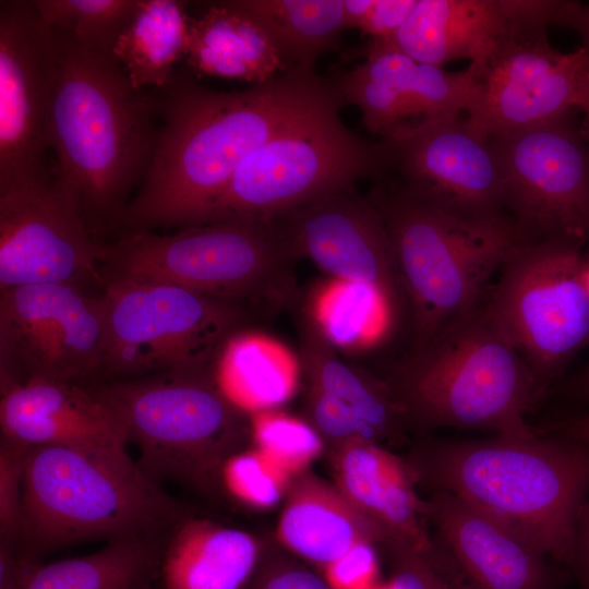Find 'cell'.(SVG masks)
I'll use <instances>...</instances> for the list:
<instances>
[{
  "label": "cell",
  "mask_w": 589,
  "mask_h": 589,
  "mask_svg": "<svg viewBox=\"0 0 589 589\" xmlns=\"http://www.w3.org/2000/svg\"><path fill=\"white\" fill-rule=\"evenodd\" d=\"M157 92L159 139L142 184L115 225L121 236L202 225L251 153L338 94L332 80L301 70L225 92L176 69Z\"/></svg>",
  "instance_id": "cell-1"
},
{
  "label": "cell",
  "mask_w": 589,
  "mask_h": 589,
  "mask_svg": "<svg viewBox=\"0 0 589 589\" xmlns=\"http://www.w3.org/2000/svg\"><path fill=\"white\" fill-rule=\"evenodd\" d=\"M57 76L49 144L93 236L115 225L139 190L161 129L157 89H139L115 52H92L50 29Z\"/></svg>",
  "instance_id": "cell-2"
},
{
  "label": "cell",
  "mask_w": 589,
  "mask_h": 589,
  "mask_svg": "<svg viewBox=\"0 0 589 589\" xmlns=\"http://www.w3.org/2000/svg\"><path fill=\"white\" fill-rule=\"evenodd\" d=\"M418 482L498 522L548 558L572 566L589 454L558 436L432 438L408 460Z\"/></svg>",
  "instance_id": "cell-3"
},
{
  "label": "cell",
  "mask_w": 589,
  "mask_h": 589,
  "mask_svg": "<svg viewBox=\"0 0 589 589\" xmlns=\"http://www.w3.org/2000/svg\"><path fill=\"white\" fill-rule=\"evenodd\" d=\"M369 196L393 247L414 352L474 312L492 278L528 241L508 215H473L420 200L385 177Z\"/></svg>",
  "instance_id": "cell-4"
},
{
  "label": "cell",
  "mask_w": 589,
  "mask_h": 589,
  "mask_svg": "<svg viewBox=\"0 0 589 589\" xmlns=\"http://www.w3.org/2000/svg\"><path fill=\"white\" fill-rule=\"evenodd\" d=\"M182 505L149 479L128 452L27 447L20 550L38 560L64 546L164 533Z\"/></svg>",
  "instance_id": "cell-5"
},
{
  "label": "cell",
  "mask_w": 589,
  "mask_h": 589,
  "mask_svg": "<svg viewBox=\"0 0 589 589\" xmlns=\"http://www.w3.org/2000/svg\"><path fill=\"white\" fill-rule=\"evenodd\" d=\"M386 382L409 429L490 431L508 437L537 433L526 417L543 393L482 304L422 349L408 352Z\"/></svg>",
  "instance_id": "cell-6"
},
{
  "label": "cell",
  "mask_w": 589,
  "mask_h": 589,
  "mask_svg": "<svg viewBox=\"0 0 589 589\" xmlns=\"http://www.w3.org/2000/svg\"><path fill=\"white\" fill-rule=\"evenodd\" d=\"M298 259L279 220L230 219L171 235L121 236L104 244L101 274L176 285L240 305L259 320L290 310Z\"/></svg>",
  "instance_id": "cell-7"
},
{
  "label": "cell",
  "mask_w": 589,
  "mask_h": 589,
  "mask_svg": "<svg viewBox=\"0 0 589 589\" xmlns=\"http://www.w3.org/2000/svg\"><path fill=\"white\" fill-rule=\"evenodd\" d=\"M213 370L115 380L91 387L139 449L140 469L153 481L203 491L219 486L226 459L250 429V417L218 389Z\"/></svg>",
  "instance_id": "cell-8"
},
{
  "label": "cell",
  "mask_w": 589,
  "mask_h": 589,
  "mask_svg": "<svg viewBox=\"0 0 589 589\" xmlns=\"http://www.w3.org/2000/svg\"><path fill=\"white\" fill-rule=\"evenodd\" d=\"M339 93L275 134L237 168L202 225L230 219L275 220L359 179L388 173L383 142L346 127Z\"/></svg>",
  "instance_id": "cell-9"
},
{
  "label": "cell",
  "mask_w": 589,
  "mask_h": 589,
  "mask_svg": "<svg viewBox=\"0 0 589 589\" xmlns=\"http://www.w3.org/2000/svg\"><path fill=\"white\" fill-rule=\"evenodd\" d=\"M99 372L117 380L211 371L236 334L259 320L247 309L176 285L108 279Z\"/></svg>",
  "instance_id": "cell-10"
},
{
  "label": "cell",
  "mask_w": 589,
  "mask_h": 589,
  "mask_svg": "<svg viewBox=\"0 0 589 589\" xmlns=\"http://www.w3.org/2000/svg\"><path fill=\"white\" fill-rule=\"evenodd\" d=\"M580 251L561 240L520 243L482 303L542 393L589 346V290Z\"/></svg>",
  "instance_id": "cell-11"
},
{
  "label": "cell",
  "mask_w": 589,
  "mask_h": 589,
  "mask_svg": "<svg viewBox=\"0 0 589 589\" xmlns=\"http://www.w3.org/2000/svg\"><path fill=\"white\" fill-rule=\"evenodd\" d=\"M496 154L504 209L528 241L589 243V145L573 119H558L489 140Z\"/></svg>",
  "instance_id": "cell-12"
},
{
  "label": "cell",
  "mask_w": 589,
  "mask_h": 589,
  "mask_svg": "<svg viewBox=\"0 0 589 589\" xmlns=\"http://www.w3.org/2000/svg\"><path fill=\"white\" fill-rule=\"evenodd\" d=\"M104 347L101 297L73 284L0 291V383H76L99 372Z\"/></svg>",
  "instance_id": "cell-13"
},
{
  "label": "cell",
  "mask_w": 589,
  "mask_h": 589,
  "mask_svg": "<svg viewBox=\"0 0 589 589\" xmlns=\"http://www.w3.org/2000/svg\"><path fill=\"white\" fill-rule=\"evenodd\" d=\"M545 25L519 22L479 71L467 125L489 141L582 110L589 100V51L554 48Z\"/></svg>",
  "instance_id": "cell-14"
},
{
  "label": "cell",
  "mask_w": 589,
  "mask_h": 589,
  "mask_svg": "<svg viewBox=\"0 0 589 589\" xmlns=\"http://www.w3.org/2000/svg\"><path fill=\"white\" fill-rule=\"evenodd\" d=\"M95 240L63 178L47 176L0 193V291L37 284H100Z\"/></svg>",
  "instance_id": "cell-15"
},
{
  "label": "cell",
  "mask_w": 589,
  "mask_h": 589,
  "mask_svg": "<svg viewBox=\"0 0 589 589\" xmlns=\"http://www.w3.org/2000/svg\"><path fill=\"white\" fill-rule=\"evenodd\" d=\"M57 76L50 28L33 0L0 1V193L47 176Z\"/></svg>",
  "instance_id": "cell-16"
},
{
  "label": "cell",
  "mask_w": 589,
  "mask_h": 589,
  "mask_svg": "<svg viewBox=\"0 0 589 589\" xmlns=\"http://www.w3.org/2000/svg\"><path fill=\"white\" fill-rule=\"evenodd\" d=\"M382 142L388 172L409 194L461 213L505 214L494 148L460 115L405 124Z\"/></svg>",
  "instance_id": "cell-17"
},
{
  "label": "cell",
  "mask_w": 589,
  "mask_h": 589,
  "mask_svg": "<svg viewBox=\"0 0 589 589\" xmlns=\"http://www.w3.org/2000/svg\"><path fill=\"white\" fill-rule=\"evenodd\" d=\"M299 342L310 423L336 444L401 438L409 429L386 381L374 378L340 359L299 293L289 310Z\"/></svg>",
  "instance_id": "cell-18"
},
{
  "label": "cell",
  "mask_w": 589,
  "mask_h": 589,
  "mask_svg": "<svg viewBox=\"0 0 589 589\" xmlns=\"http://www.w3.org/2000/svg\"><path fill=\"white\" fill-rule=\"evenodd\" d=\"M278 220L298 260L309 259L330 278L374 286L408 310L387 228L369 194L339 191Z\"/></svg>",
  "instance_id": "cell-19"
},
{
  "label": "cell",
  "mask_w": 589,
  "mask_h": 589,
  "mask_svg": "<svg viewBox=\"0 0 589 589\" xmlns=\"http://www.w3.org/2000/svg\"><path fill=\"white\" fill-rule=\"evenodd\" d=\"M1 440L25 447L127 452L124 428L92 388L75 382L0 383Z\"/></svg>",
  "instance_id": "cell-20"
},
{
  "label": "cell",
  "mask_w": 589,
  "mask_h": 589,
  "mask_svg": "<svg viewBox=\"0 0 589 589\" xmlns=\"http://www.w3.org/2000/svg\"><path fill=\"white\" fill-rule=\"evenodd\" d=\"M425 514L472 589H557L548 557L456 496L432 492Z\"/></svg>",
  "instance_id": "cell-21"
},
{
  "label": "cell",
  "mask_w": 589,
  "mask_h": 589,
  "mask_svg": "<svg viewBox=\"0 0 589 589\" xmlns=\"http://www.w3.org/2000/svg\"><path fill=\"white\" fill-rule=\"evenodd\" d=\"M332 464L336 485L382 530L385 546L401 543L428 557L440 552L425 528V501L416 493L418 480L408 460L380 443L351 440L335 445Z\"/></svg>",
  "instance_id": "cell-22"
},
{
  "label": "cell",
  "mask_w": 589,
  "mask_h": 589,
  "mask_svg": "<svg viewBox=\"0 0 589 589\" xmlns=\"http://www.w3.org/2000/svg\"><path fill=\"white\" fill-rule=\"evenodd\" d=\"M527 20L525 0H418L383 41L420 62L443 68L466 59L480 71L512 27Z\"/></svg>",
  "instance_id": "cell-23"
},
{
  "label": "cell",
  "mask_w": 589,
  "mask_h": 589,
  "mask_svg": "<svg viewBox=\"0 0 589 589\" xmlns=\"http://www.w3.org/2000/svg\"><path fill=\"white\" fill-rule=\"evenodd\" d=\"M185 63L196 77L252 85L293 70L268 27L243 0L214 2L191 19Z\"/></svg>",
  "instance_id": "cell-24"
},
{
  "label": "cell",
  "mask_w": 589,
  "mask_h": 589,
  "mask_svg": "<svg viewBox=\"0 0 589 589\" xmlns=\"http://www.w3.org/2000/svg\"><path fill=\"white\" fill-rule=\"evenodd\" d=\"M261 557L249 532L184 515L164 536L157 580L160 589H248Z\"/></svg>",
  "instance_id": "cell-25"
},
{
  "label": "cell",
  "mask_w": 589,
  "mask_h": 589,
  "mask_svg": "<svg viewBox=\"0 0 589 589\" xmlns=\"http://www.w3.org/2000/svg\"><path fill=\"white\" fill-rule=\"evenodd\" d=\"M362 65L376 83L387 121L398 128L467 112L479 92L480 73L473 65L449 72L380 39L369 41Z\"/></svg>",
  "instance_id": "cell-26"
},
{
  "label": "cell",
  "mask_w": 589,
  "mask_h": 589,
  "mask_svg": "<svg viewBox=\"0 0 589 589\" xmlns=\"http://www.w3.org/2000/svg\"><path fill=\"white\" fill-rule=\"evenodd\" d=\"M286 496L278 536L293 553L322 568L360 543L386 542L336 484L303 471L292 478Z\"/></svg>",
  "instance_id": "cell-27"
},
{
  "label": "cell",
  "mask_w": 589,
  "mask_h": 589,
  "mask_svg": "<svg viewBox=\"0 0 589 589\" xmlns=\"http://www.w3.org/2000/svg\"><path fill=\"white\" fill-rule=\"evenodd\" d=\"M212 374L221 394L251 416L289 400L298 388L301 368L284 344L245 329L229 339Z\"/></svg>",
  "instance_id": "cell-28"
},
{
  "label": "cell",
  "mask_w": 589,
  "mask_h": 589,
  "mask_svg": "<svg viewBox=\"0 0 589 589\" xmlns=\"http://www.w3.org/2000/svg\"><path fill=\"white\" fill-rule=\"evenodd\" d=\"M321 330L336 348L364 351L387 342L407 308L383 290L362 283L329 278L303 298Z\"/></svg>",
  "instance_id": "cell-29"
},
{
  "label": "cell",
  "mask_w": 589,
  "mask_h": 589,
  "mask_svg": "<svg viewBox=\"0 0 589 589\" xmlns=\"http://www.w3.org/2000/svg\"><path fill=\"white\" fill-rule=\"evenodd\" d=\"M166 532L123 537L86 555L38 563L25 589H152Z\"/></svg>",
  "instance_id": "cell-30"
},
{
  "label": "cell",
  "mask_w": 589,
  "mask_h": 589,
  "mask_svg": "<svg viewBox=\"0 0 589 589\" xmlns=\"http://www.w3.org/2000/svg\"><path fill=\"white\" fill-rule=\"evenodd\" d=\"M191 19L183 1L139 0L113 49L135 88L167 85L185 59Z\"/></svg>",
  "instance_id": "cell-31"
},
{
  "label": "cell",
  "mask_w": 589,
  "mask_h": 589,
  "mask_svg": "<svg viewBox=\"0 0 589 589\" xmlns=\"http://www.w3.org/2000/svg\"><path fill=\"white\" fill-rule=\"evenodd\" d=\"M268 27L293 70L314 72L346 31L342 0H243Z\"/></svg>",
  "instance_id": "cell-32"
},
{
  "label": "cell",
  "mask_w": 589,
  "mask_h": 589,
  "mask_svg": "<svg viewBox=\"0 0 589 589\" xmlns=\"http://www.w3.org/2000/svg\"><path fill=\"white\" fill-rule=\"evenodd\" d=\"M33 3L50 29L67 35L88 51L110 53L139 0H33Z\"/></svg>",
  "instance_id": "cell-33"
},
{
  "label": "cell",
  "mask_w": 589,
  "mask_h": 589,
  "mask_svg": "<svg viewBox=\"0 0 589 589\" xmlns=\"http://www.w3.org/2000/svg\"><path fill=\"white\" fill-rule=\"evenodd\" d=\"M255 449L290 478L303 472L323 447L322 436L310 422L276 409L250 416Z\"/></svg>",
  "instance_id": "cell-34"
},
{
  "label": "cell",
  "mask_w": 589,
  "mask_h": 589,
  "mask_svg": "<svg viewBox=\"0 0 589 589\" xmlns=\"http://www.w3.org/2000/svg\"><path fill=\"white\" fill-rule=\"evenodd\" d=\"M290 479L254 448L233 453L226 459L220 470L219 484L243 504L268 508L286 495Z\"/></svg>",
  "instance_id": "cell-35"
},
{
  "label": "cell",
  "mask_w": 589,
  "mask_h": 589,
  "mask_svg": "<svg viewBox=\"0 0 589 589\" xmlns=\"http://www.w3.org/2000/svg\"><path fill=\"white\" fill-rule=\"evenodd\" d=\"M27 447L1 440L0 541L17 543L23 502L24 459Z\"/></svg>",
  "instance_id": "cell-36"
},
{
  "label": "cell",
  "mask_w": 589,
  "mask_h": 589,
  "mask_svg": "<svg viewBox=\"0 0 589 589\" xmlns=\"http://www.w3.org/2000/svg\"><path fill=\"white\" fill-rule=\"evenodd\" d=\"M385 548L390 557V579L400 589H456L424 554L401 543Z\"/></svg>",
  "instance_id": "cell-37"
},
{
  "label": "cell",
  "mask_w": 589,
  "mask_h": 589,
  "mask_svg": "<svg viewBox=\"0 0 589 589\" xmlns=\"http://www.w3.org/2000/svg\"><path fill=\"white\" fill-rule=\"evenodd\" d=\"M323 569L333 589H369L378 582V560L372 543L353 546Z\"/></svg>",
  "instance_id": "cell-38"
},
{
  "label": "cell",
  "mask_w": 589,
  "mask_h": 589,
  "mask_svg": "<svg viewBox=\"0 0 589 589\" xmlns=\"http://www.w3.org/2000/svg\"><path fill=\"white\" fill-rule=\"evenodd\" d=\"M248 589H333L323 576L285 560L262 561Z\"/></svg>",
  "instance_id": "cell-39"
},
{
  "label": "cell",
  "mask_w": 589,
  "mask_h": 589,
  "mask_svg": "<svg viewBox=\"0 0 589 589\" xmlns=\"http://www.w3.org/2000/svg\"><path fill=\"white\" fill-rule=\"evenodd\" d=\"M418 0H374L360 31L371 39L389 40L406 22Z\"/></svg>",
  "instance_id": "cell-40"
},
{
  "label": "cell",
  "mask_w": 589,
  "mask_h": 589,
  "mask_svg": "<svg viewBox=\"0 0 589 589\" xmlns=\"http://www.w3.org/2000/svg\"><path fill=\"white\" fill-rule=\"evenodd\" d=\"M38 563L15 544L0 541V589H25Z\"/></svg>",
  "instance_id": "cell-41"
},
{
  "label": "cell",
  "mask_w": 589,
  "mask_h": 589,
  "mask_svg": "<svg viewBox=\"0 0 589 589\" xmlns=\"http://www.w3.org/2000/svg\"><path fill=\"white\" fill-rule=\"evenodd\" d=\"M558 436L582 447L589 454V411L542 426L541 433Z\"/></svg>",
  "instance_id": "cell-42"
},
{
  "label": "cell",
  "mask_w": 589,
  "mask_h": 589,
  "mask_svg": "<svg viewBox=\"0 0 589 589\" xmlns=\"http://www.w3.org/2000/svg\"><path fill=\"white\" fill-rule=\"evenodd\" d=\"M373 4L374 0H342L346 29L360 28Z\"/></svg>",
  "instance_id": "cell-43"
},
{
  "label": "cell",
  "mask_w": 589,
  "mask_h": 589,
  "mask_svg": "<svg viewBox=\"0 0 589 589\" xmlns=\"http://www.w3.org/2000/svg\"><path fill=\"white\" fill-rule=\"evenodd\" d=\"M586 553H589V501L587 500L580 506L576 519L574 561Z\"/></svg>",
  "instance_id": "cell-44"
},
{
  "label": "cell",
  "mask_w": 589,
  "mask_h": 589,
  "mask_svg": "<svg viewBox=\"0 0 589 589\" xmlns=\"http://www.w3.org/2000/svg\"><path fill=\"white\" fill-rule=\"evenodd\" d=\"M567 393L576 400H589V364L569 383Z\"/></svg>",
  "instance_id": "cell-45"
},
{
  "label": "cell",
  "mask_w": 589,
  "mask_h": 589,
  "mask_svg": "<svg viewBox=\"0 0 589 589\" xmlns=\"http://www.w3.org/2000/svg\"><path fill=\"white\" fill-rule=\"evenodd\" d=\"M582 38V47L589 51V4H584L576 26Z\"/></svg>",
  "instance_id": "cell-46"
},
{
  "label": "cell",
  "mask_w": 589,
  "mask_h": 589,
  "mask_svg": "<svg viewBox=\"0 0 589 589\" xmlns=\"http://www.w3.org/2000/svg\"><path fill=\"white\" fill-rule=\"evenodd\" d=\"M572 567L580 578L581 582L589 587V553L579 555L575 558Z\"/></svg>",
  "instance_id": "cell-47"
},
{
  "label": "cell",
  "mask_w": 589,
  "mask_h": 589,
  "mask_svg": "<svg viewBox=\"0 0 589 589\" xmlns=\"http://www.w3.org/2000/svg\"><path fill=\"white\" fill-rule=\"evenodd\" d=\"M581 111L584 112V119L580 128L589 145V100Z\"/></svg>",
  "instance_id": "cell-48"
},
{
  "label": "cell",
  "mask_w": 589,
  "mask_h": 589,
  "mask_svg": "<svg viewBox=\"0 0 589 589\" xmlns=\"http://www.w3.org/2000/svg\"><path fill=\"white\" fill-rule=\"evenodd\" d=\"M369 589H400L392 579L387 582H376Z\"/></svg>",
  "instance_id": "cell-49"
},
{
  "label": "cell",
  "mask_w": 589,
  "mask_h": 589,
  "mask_svg": "<svg viewBox=\"0 0 589 589\" xmlns=\"http://www.w3.org/2000/svg\"><path fill=\"white\" fill-rule=\"evenodd\" d=\"M584 277L587 288L589 290V257L587 260H584Z\"/></svg>",
  "instance_id": "cell-50"
}]
</instances>
